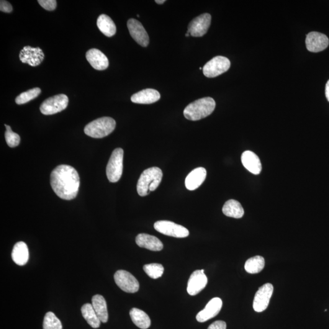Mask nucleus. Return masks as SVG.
I'll list each match as a JSON object with an SVG mask.
<instances>
[{
    "instance_id": "f257e3e1",
    "label": "nucleus",
    "mask_w": 329,
    "mask_h": 329,
    "mask_svg": "<svg viewBox=\"0 0 329 329\" xmlns=\"http://www.w3.org/2000/svg\"><path fill=\"white\" fill-rule=\"evenodd\" d=\"M51 186L61 199L75 198L80 186V178L75 169L67 164H61L51 172Z\"/></svg>"
},
{
    "instance_id": "f03ea898",
    "label": "nucleus",
    "mask_w": 329,
    "mask_h": 329,
    "mask_svg": "<svg viewBox=\"0 0 329 329\" xmlns=\"http://www.w3.org/2000/svg\"><path fill=\"white\" fill-rule=\"evenodd\" d=\"M215 106V101L212 98H202L192 102L185 108L184 115L189 120H201L209 116L214 111Z\"/></svg>"
},
{
    "instance_id": "7ed1b4c3",
    "label": "nucleus",
    "mask_w": 329,
    "mask_h": 329,
    "mask_svg": "<svg viewBox=\"0 0 329 329\" xmlns=\"http://www.w3.org/2000/svg\"><path fill=\"white\" fill-rule=\"evenodd\" d=\"M163 173L158 167H152L145 169L138 179L137 190L141 197L147 196L154 191L160 185Z\"/></svg>"
},
{
    "instance_id": "20e7f679",
    "label": "nucleus",
    "mask_w": 329,
    "mask_h": 329,
    "mask_svg": "<svg viewBox=\"0 0 329 329\" xmlns=\"http://www.w3.org/2000/svg\"><path fill=\"white\" fill-rule=\"evenodd\" d=\"M116 127V122L112 118H98L89 123L84 128V132L90 137L101 138L109 135Z\"/></svg>"
},
{
    "instance_id": "39448f33",
    "label": "nucleus",
    "mask_w": 329,
    "mask_h": 329,
    "mask_svg": "<svg viewBox=\"0 0 329 329\" xmlns=\"http://www.w3.org/2000/svg\"><path fill=\"white\" fill-rule=\"evenodd\" d=\"M124 151L122 148H117L113 151L106 167L107 179L112 183L118 182L122 177L123 169Z\"/></svg>"
},
{
    "instance_id": "423d86ee",
    "label": "nucleus",
    "mask_w": 329,
    "mask_h": 329,
    "mask_svg": "<svg viewBox=\"0 0 329 329\" xmlns=\"http://www.w3.org/2000/svg\"><path fill=\"white\" fill-rule=\"evenodd\" d=\"M68 104L67 96L64 94H59L45 99L41 104L40 110L43 115H53L65 110Z\"/></svg>"
},
{
    "instance_id": "0eeeda50",
    "label": "nucleus",
    "mask_w": 329,
    "mask_h": 329,
    "mask_svg": "<svg viewBox=\"0 0 329 329\" xmlns=\"http://www.w3.org/2000/svg\"><path fill=\"white\" fill-rule=\"evenodd\" d=\"M230 62L224 56H218L208 62L203 67L204 76L212 78L220 76L230 69Z\"/></svg>"
},
{
    "instance_id": "6e6552de",
    "label": "nucleus",
    "mask_w": 329,
    "mask_h": 329,
    "mask_svg": "<svg viewBox=\"0 0 329 329\" xmlns=\"http://www.w3.org/2000/svg\"><path fill=\"white\" fill-rule=\"evenodd\" d=\"M154 227L158 232L173 237L186 238L189 235L187 228L169 221H159L154 223Z\"/></svg>"
},
{
    "instance_id": "1a4fd4ad",
    "label": "nucleus",
    "mask_w": 329,
    "mask_h": 329,
    "mask_svg": "<svg viewBox=\"0 0 329 329\" xmlns=\"http://www.w3.org/2000/svg\"><path fill=\"white\" fill-rule=\"evenodd\" d=\"M114 280L118 287L125 292L134 294L139 290L140 285L137 279L127 271H117L114 274Z\"/></svg>"
},
{
    "instance_id": "9d476101",
    "label": "nucleus",
    "mask_w": 329,
    "mask_h": 329,
    "mask_svg": "<svg viewBox=\"0 0 329 329\" xmlns=\"http://www.w3.org/2000/svg\"><path fill=\"white\" fill-rule=\"evenodd\" d=\"M211 20V15L208 13L200 15L190 23L187 33L193 37H202L209 30Z\"/></svg>"
},
{
    "instance_id": "9b49d317",
    "label": "nucleus",
    "mask_w": 329,
    "mask_h": 329,
    "mask_svg": "<svg viewBox=\"0 0 329 329\" xmlns=\"http://www.w3.org/2000/svg\"><path fill=\"white\" fill-rule=\"evenodd\" d=\"M273 286L269 283L260 287L253 301V308L256 312H262L266 309L273 294Z\"/></svg>"
},
{
    "instance_id": "f8f14e48",
    "label": "nucleus",
    "mask_w": 329,
    "mask_h": 329,
    "mask_svg": "<svg viewBox=\"0 0 329 329\" xmlns=\"http://www.w3.org/2000/svg\"><path fill=\"white\" fill-rule=\"evenodd\" d=\"M127 25L133 39L141 47H147L150 43V38L142 24L137 20L131 19L128 20Z\"/></svg>"
},
{
    "instance_id": "ddd939ff",
    "label": "nucleus",
    "mask_w": 329,
    "mask_h": 329,
    "mask_svg": "<svg viewBox=\"0 0 329 329\" xmlns=\"http://www.w3.org/2000/svg\"><path fill=\"white\" fill-rule=\"evenodd\" d=\"M306 47L312 53H318L325 50L329 44L327 35L318 32L308 33L305 39Z\"/></svg>"
},
{
    "instance_id": "4468645a",
    "label": "nucleus",
    "mask_w": 329,
    "mask_h": 329,
    "mask_svg": "<svg viewBox=\"0 0 329 329\" xmlns=\"http://www.w3.org/2000/svg\"><path fill=\"white\" fill-rule=\"evenodd\" d=\"M19 58L23 63L36 66L42 63L45 55L39 47L33 48L30 46H26L20 51Z\"/></svg>"
},
{
    "instance_id": "2eb2a0df",
    "label": "nucleus",
    "mask_w": 329,
    "mask_h": 329,
    "mask_svg": "<svg viewBox=\"0 0 329 329\" xmlns=\"http://www.w3.org/2000/svg\"><path fill=\"white\" fill-rule=\"evenodd\" d=\"M208 279L204 274V269L197 270L193 272L188 281L187 292L190 295L195 296L206 287Z\"/></svg>"
},
{
    "instance_id": "dca6fc26",
    "label": "nucleus",
    "mask_w": 329,
    "mask_h": 329,
    "mask_svg": "<svg viewBox=\"0 0 329 329\" xmlns=\"http://www.w3.org/2000/svg\"><path fill=\"white\" fill-rule=\"evenodd\" d=\"M222 300L219 297H214L207 303L204 309L200 311L197 315V320L199 323H204L216 317L222 310Z\"/></svg>"
},
{
    "instance_id": "f3484780",
    "label": "nucleus",
    "mask_w": 329,
    "mask_h": 329,
    "mask_svg": "<svg viewBox=\"0 0 329 329\" xmlns=\"http://www.w3.org/2000/svg\"><path fill=\"white\" fill-rule=\"evenodd\" d=\"M86 59L95 70H104L109 66V60L106 56L98 49L92 48L87 51Z\"/></svg>"
},
{
    "instance_id": "a211bd4d",
    "label": "nucleus",
    "mask_w": 329,
    "mask_h": 329,
    "mask_svg": "<svg viewBox=\"0 0 329 329\" xmlns=\"http://www.w3.org/2000/svg\"><path fill=\"white\" fill-rule=\"evenodd\" d=\"M161 99V94L155 89H146L133 94L131 101L137 104H150L154 103Z\"/></svg>"
},
{
    "instance_id": "6ab92c4d",
    "label": "nucleus",
    "mask_w": 329,
    "mask_h": 329,
    "mask_svg": "<svg viewBox=\"0 0 329 329\" xmlns=\"http://www.w3.org/2000/svg\"><path fill=\"white\" fill-rule=\"evenodd\" d=\"M207 171L202 167L195 168L187 176L185 185L190 191L199 188L206 178Z\"/></svg>"
},
{
    "instance_id": "aec40b11",
    "label": "nucleus",
    "mask_w": 329,
    "mask_h": 329,
    "mask_svg": "<svg viewBox=\"0 0 329 329\" xmlns=\"http://www.w3.org/2000/svg\"><path fill=\"white\" fill-rule=\"evenodd\" d=\"M136 243L140 248L149 249L153 251H160L164 248L163 243L156 236L140 233L135 238Z\"/></svg>"
},
{
    "instance_id": "412c9836",
    "label": "nucleus",
    "mask_w": 329,
    "mask_h": 329,
    "mask_svg": "<svg viewBox=\"0 0 329 329\" xmlns=\"http://www.w3.org/2000/svg\"><path fill=\"white\" fill-rule=\"evenodd\" d=\"M241 163L245 168L254 174H259L262 171V164L256 154L251 151H245L241 155Z\"/></svg>"
},
{
    "instance_id": "4be33fe9",
    "label": "nucleus",
    "mask_w": 329,
    "mask_h": 329,
    "mask_svg": "<svg viewBox=\"0 0 329 329\" xmlns=\"http://www.w3.org/2000/svg\"><path fill=\"white\" fill-rule=\"evenodd\" d=\"M13 261L19 266H24L29 260V251L27 244L23 241L17 243L12 252Z\"/></svg>"
},
{
    "instance_id": "5701e85b",
    "label": "nucleus",
    "mask_w": 329,
    "mask_h": 329,
    "mask_svg": "<svg viewBox=\"0 0 329 329\" xmlns=\"http://www.w3.org/2000/svg\"><path fill=\"white\" fill-rule=\"evenodd\" d=\"M92 306L101 322L106 323L108 321V311L106 300L102 296L95 295L92 299Z\"/></svg>"
},
{
    "instance_id": "b1692460",
    "label": "nucleus",
    "mask_w": 329,
    "mask_h": 329,
    "mask_svg": "<svg viewBox=\"0 0 329 329\" xmlns=\"http://www.w3.org/2000/svg\"><path fill=\"white\" fill-rule=\"evenodd\" d=\"M97 24L100 32L108 37H112L116 34L117 28L111 18L106 14L99 15Z\"/></svg>"
},
{
    "instance_id": "393cba45",
    "label": "nucleus",
    "mask_w": 329,
    "mask_h": 329,
    "mask_svg": "<svg viewBox=\"0 0 329 329\" xmlns=\"http://www.w3.org/2000/svg\"><path fill=\"white\" fill-rule=\"evenodd\" d=\"M130 315L132 322L138 328L141 329H147L150 327V318L143 310L137 308H133L130 310Z\"/></svg>"
},
{
    "instance_id": "a878e982",
    "label": "nucleus",
    "mask_w": 329,
    "mask_h": 329,
    "mask_svg": "<svg viewBox=\"0 0 329 329\" xmlns=\"http://www.w3.org/2000/svg\"><path fill=\"white\" fill-rule=\"evenodd\" d=\"M222 210L224 214L227 217L237 219L242 218L245 213L242 205L234 199H230L226 202Z\"/></svg>"
},
{
    "instance_id": "bb28decb",
    "label": "nucleus",
    "mask_w": 329,
    "mask_h": 329,
    "mask_svg": "<svg viewBox=\"0 0 329 329\" xmlns=\"http://www.w3.org/2000/svg\"><path fill=\"white\" fill-rule=\"evenodd\" d=\"M81 313L85 320L92 328L94 329L99 328L101 322L98 317L92 304L87 303L82 306Z\"/></svg>"
},
{
    "instance_id": "cd10ccee",
    "label": "nucleus",
    "mask_w": 329,
    "mask_h": 329,
    "mask_svg": "<svg viewBox=\"0 0 329 329\" xmlns=\"http://www.w3.org/2000/svg\"><path fill=\"white\" fill-rule=\"evenodd\" d=\"M264 259L263 257L257 256L249 259L246 262L245 269L250 274H258L263 270L264 267Z\"/></svg>"
},
{
    "instance_id": "c85d7f7f",
    "label": "nucleus",
    "mask_w": 329,
    "mask_h": 329,
    "mask_svg": "<svg viewBox=\"0 0 329 329\" xmlns=\"http://www.w3.org/2000/svg\"><path fill=\"white\" fill-rule=\"evenodd\" d=\"M41 89L38 87L29 90L27 92H23L15 99V102L17 104L21 105L27 103L32 100L36 99L41 93Z\"/></svg>"
},
{
    "instance_id": "c756f323",
    "label": "nucleus",
    "mask_w": 329,
    "mask_h": 329,
    "mask_svg": "<svg viewBox=\"0 0 329 329\" xmlns=\"http://www.w3.org/2000/svg\"><path fill=\"white\" fill-rule=\"evenodd\" d=\"M43 329H63L61 321L55 313L49 312L46 313L43 323Z\"/></svg>"
},
{
    "instance_id": "7c9ffc66",
    "label": "nucleus",
    "mask_w": 329,
    "mask_h": 329,
    "mask_svg": "<svg viewBox=\"0 0 329 329\" xmlns=\"http://www.w3.org/2000/svg\"><path fill=\"white\" fill-rule=\"evenodd\" d=\"M144 271L151 278L156 279L163 276L164 268L161 264L151 263L143 266Z\"/></svg>"
},
{
    "instance_id": "2f4dec72",
    "label": "nucleus",
    "mask_w": 329,
    "mask_h": 329,
    "mask_svg": "<svg viewBox=\"0 0 329 329\" xmlns=\"http://www.w3.org/2000/svg\"><path fill=\"white\" fill-rule=\"evenodd\" d=\"M6 128L5 132V139H6L7 145L11 148L16 147L19 145L20 137L19 134L13 132L11 127L9 125H4Z\"/></svg>"
},
{
    "instance_id": "473e14b6",
    "label": "nucleus",
    "mask_w": 329,
    "mask_h": 329,
    "mask_svg": "<svg viewBox=\"0 0 329 329\" xmlns=\"http://www.w3.org/2000/svg\"><path fill=\"white\" fill-rule=\"evenodd\" d=\"M38 2L43 9L49 11H54L57 6L56 0H38Z\"/></svg>"
},
{
    "instance_id": "72a5a7b5",
    "label": "nucleus",
    "mask_w": 329,
    "mask_h": 329,
    "mask_svg": "<svg viewBox=\"0 0 329 329\" xmlns=\"http://www.w3.org/2000/svg\"><path fill=\"white\" fill-rule=\"evenodd\" d=\"M12 6L8 1L1 0L0 1V11L6 13H10L12 11Z\"/></svg>"
},
{
    "instance_id": "f704fd0d",
    "label": "nucleus",
    "mask_w": 329,
    "mask_h": 329,
    "mask_svg": "<svg viewBox=\"0 0 329 329\" xmlns=\"http://www.w3.org/2000/svg\"><path fill=\"white\" fill-rule=\"evenodd\" d=\"M227 325L225 321H217L210 325L207 329H226Z\"/></svg>"
},
{
    "instance_id": "c9c22d12",
    "label": "nucleus",
    "mask_w": 329,
    "mask_h": 329,
    "mask_svg": "<svg viewBox=\"0 0 329 329\" xmlns=\"http://www.w3.org/2000/svg\"><path fill=\"white\" fill-rule=\"evenodd\" d=\"M326 97L329 101V80L326 85Z\"/></svg>"
},
{
    "instance_id": "e433bc0d",
    "label": "nucleus",
    "mask_w": 329,
    "mask_h": 329,
    "mask_svg": "<svg viewBox=\"0 0 329 329\" xmlns=\"http://www.w3.org/2000/svg\"><path fill=\"white\" fill-rule=\"evenodd\" d=\"M155 2L156 3L159 4H163L164 2H165V0H161V1H159V0H156Z\"/></svg>"
},
{
    "instance_id": "4c0bfd02",
    "label": "nucleus",
    "mask_w": 329,
    "mask_h": 329,
    "mask_svg": "<svg viewBox=\"0 0 329 329\" xmlns=\"http://www.w3.org/2000/svg\"><path fill=\"white\" fill-rule=\"evenodd\" d=\"M190 34H188V33H186V37H189Z\"/></svg>"
},
{
    "instance_id": "58836bf2",
    "label": "nucleus",
    "mask_w": 329,
    "mask_h": 329,
    "mask_svg": "<svg viewBox=\"0 0 329 329\" xmlns=\"http://www.w3.org/2000/svg\"><path fill=\"white\" fill-rule=\"evenodd\" d=\"M199 69H200V70H202V67H200Z\"/></svg>"
}]
</instances>
